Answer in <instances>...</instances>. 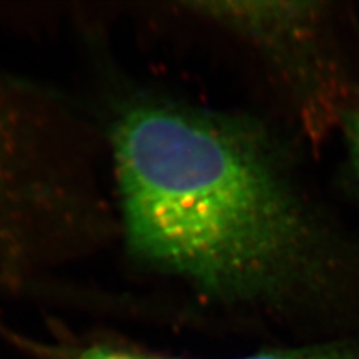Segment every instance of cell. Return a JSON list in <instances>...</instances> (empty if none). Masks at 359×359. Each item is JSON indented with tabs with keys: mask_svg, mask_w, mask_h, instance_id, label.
I'll list each match as a JSON object with an SVG mask.
<instances>
[{
	"mask_svg": "<svg viewBox=\"0 0 359 359\" xmlns=\"http://www.w3.org/2000/svg\"><path fill=\"white\" fill-rule=\"evenodd\" d=\"M116 177L132 253L228 298L285 294L313 276L316 231L252 128L168 102L117 123Z\"/></svg>",
	"mask_w": 359,
	"mask_h": 359,
	"instance_id": "cell-1",
	"label": "cell"
},
{
	"mask_svg": "<svg viewBox=\"0 0 359 359\" xmlns=\"http://www.w3.org/2000/svg\"><path fill=\"white\" fill-rule=\"evenodd\" d=\"M243 359H359V349L347 346H320L309 349L259 353Z\"/></svg>",
	"mask_w": 359,
	"mask_h": 359,
	"instance_id": "cell-2",
	"label": "cell"
},
{
	"mask_svg": "<svg viewBox=\"0 0 359 359\" xmlns=\"http://www.w3.org/2000/svg\"><path fill=\"white\" fill-rule=\"evenodd\" d=\"M74 359H157L150 358L145 355H138L128 351H120V349H112V347H104V346H93L78 352Z\"/></svg>",
	"mask_w": 359,
	"mask_h": 359,
	"instance_id": "cell-3",
	"label": "cell"
},
{
	"mask_svg": "<svg viewBox=\"0 0 359 359\" xmlns=\"http://www.w3.org/2000/svg\"><path fill=\"white\" fill-rule=\"evenodd\" d=\"M352 149H353L355 163L359 172V102L352 118Z\"/></svg>",
	"mask_w": 359,
	"mask_h": 359,
	"instance_id": "cell-4",
	"label": "cell"
}]
</instances>
